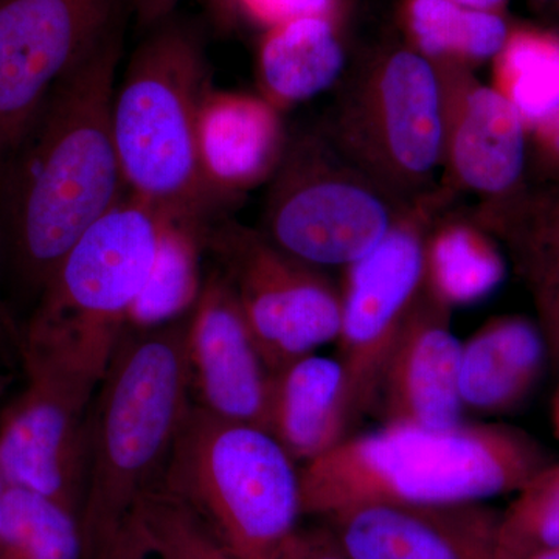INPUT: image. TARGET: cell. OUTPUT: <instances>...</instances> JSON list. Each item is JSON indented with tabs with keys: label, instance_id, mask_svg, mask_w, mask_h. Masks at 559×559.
<instances>
[{
	"label": "cell",
	"instance_id": "4fadbf2b",
	"mask_svg": "<svg viewBox=\"0 0 559 559\" xmlns=\"http://www.w3.org/2000/svg\"><path fill=\"white\" fill-rule=\"evenodd\" d=\"M443 105L439 186L468 193L477 209L495 207L527 189L528 128L520 110L474 70L433 64Z\"/></svg>",
	"mask_w": 559,
	"mask_h": 559
},
{
	"label": "cell",
	"instance_id": "836d02e7",
	"mask_svg": "<svg viewBox=\"0 0 559 559\" xmlns=\"http://www.w3.org/2000/svg\"><path fill=\"white\" fill-rule=\"evenodd\" d=\"M459 5L468 7V9L495 11V13H507L510 0H450Z\"/></svg>",
	"mask_w": 559,
	"mask_h": 559
},
{
	"label": "cell",
	"instance_id": "484cf974",
	"mask_svg": "<svg viewBox=\"0 0 559 559\" xmlns=\"http://www.w3.org/2000/svg\"><path fill=\"white\" fill-rule=\"evenodd\" d=\"M0 559H86L79 514L36 492L7 487Z\"/></svg>",
	"mask_w": 559,
	"mask_h": 559
},
{
	"label": "cell",
	"instance_id": "8fae6325",
	"mask_svg": "<svg viewBox=\"0 0 559 559\" xmlns=\"http://www.w3.org/2000/svg\"><path fill=\"white\" fill-rule=\"evenodd\" d=\"M123 0H0V171Z\"/></svg>",
	"mask_w": 559,
	"mask_h": 559
},
{
	"label": "cell",
	"instance_id": "277c9868",
	"mask_svg": "<svg viewBox=\"0 0 559 559\" xmlns=\"http://www.w3.org/2000/svg\"><path fill=\"white\" fill-rule=\"evenodd\" d=\"M210 90L200 36L170 20L140 43L112 102L114 142L128 194L202 223L221 204L198 157V117Z\"/></svg>",
	"mask_w": 559,
	"mask_h": 559
},
{
	"label": "cell",
	"instance_id": "ab89813d",
	"mask_svg": "<svg viewBox=\"0 0 559 559\" xmlns=\"http://www.w3.org/2000/svg\"><path fill=\"white\" fill-rule=\"evenodd\" d=\"M3 326H5V320H3L2 300H0V336H2Z\"/></svg>",
	"mask_w": 559,
	"mask_h": 559
},
{
	"label": "cell",
	"instance_id": "52a82bcc",
	"mask_svg": "<svg viewBox=\"0 0 559 559\" xmlns=\"http://www.w3.org/2000/svg\"><path fill=\"white\" fill-rule=\"evenodd\" d=\"M323 130L341 153L403 202L439 187L443 105L436 66L406 43L374 50L342 81Z\"/></svg>",
	"mask_w": 559,
	"mask_h": 559
},
{
	"label": "cell",
	"instance_id": "4dcf8cb0",
	"mask_svg": "<svg viewBox=\"0 0 559 559\" xmlns=\"http://www.w3.org/2000/svg\"><path fill=\"white\" fill-rule=\"evenodd\" d=\"M278 559H349L325 524L294 535Z\"/></svg>",
	"mask_w": 559,
	"mask_h": 559
},
{
	"label": "cell",
	"instance_id": "d6a6232c",
	"mask_svg": "<svg viewBox=\"0 0 559 559\" xmlns=\"http://www.w3.org/2000/svg\"><path fill=\"white\" fill-rule=\"evenodd\" d=\"M180 0H130L135 24L142 31L151 32L164 22L170 21L173 11Z\"/></svg>",
	"mask_w": 559,
	"mask_h": 559
},
{
	"label": "cell",
	"instance_id": "8992f818",
	"mask_svg": "<svg viewBox=\"0 0 559 559\" xmlns=\"http://www.w3.org/2000/svg\"><path fill=\"white\" fill-rule=\"evenodd\" d=\"M235 559H278L300 530V468L260 426L191 403L159 484Z\"/></svg>",
	"mask_w": 559,
	"mask_h": 559
},
{
	"label": "cell",
	"instance_id": "603a6c76",
	"mask_svg": "<svg viewBox=\"0 0 559 559\" xmlns=\"http://www.w3.org/2000/svg\"><path fill=\"white\" fill-rule=\"evenodd\" d=\"M399 25L404 43L432 64L471 70L495 60L513 27L507 13L450 0H401Z\"/></svg>",
	"mask_w": 559,
	"mask_h": 559
},
{
	"label": "cell",
	"instance_id": "ba28073f",
	"mask_svg": "<svg viewBox=\"0 0 559 559\" xmlns=\"http://www.w3.org/2000/svg\"><path fill=\"white\" fill-rule=\"evenodd\" d=\"M411 204L348 160L325 130L308 131L288 140L261 231L294 259L344 271L369 255Z\"/></svg>",
	"mask_w": 559,
	"mask_h": 559
},
{
	"label": "cell",
	"instance_id": "d6986e66",
	"mask_svg": "<svg viewBox=\"0 0 559 559\" xmlns=\"http://www.w3.org/2000/svg\"><path fill=\"white\" fill-rule=\"evenodd\" d=\"M479 221L509 249L524 282L547 347L559 369V182L527 186L520 197L495 207L476 209Z\"/></svg>",
	"mask_w": 559,
	"mask_h": 559
},
{
	"label": "cell",
	"instance_id": "e575fe53",
	"mask_svg": "<svg viewBox=\"0 0 559 559\" xmlns=\"http://www.w3.org/2000/svg\"><path fill=\"white\" fill-rule=\"evenodd\" d=\"M535 3L544 13L549 14L551 20L559 22V0H535Z\"/></svg>",
	"mask_w": 559,
	"mask_h": 559
},
{
	"label": "cell",
	"instance_id": "2e32d148",
	"mask_svg": "<svg viewBox=\"0 0 559 559\" xmlns=\"http://www.w3.org/2000/svg\"><path fill=\"white\" fill-rule=\"evenodd\" d=\"M451 312L423 285L382 373L378 401L388 425L447 429L465 421L459 392L462 342Z\"/></svg>",
	"mask_w": 559,
	"mask_h": 559
},
{
	"label": "cell",
	"instance_id": "cb8c5ba5",
	"mask_svg": "<svg viewBox=\"0 0 559 559\" xmlns=\"http://www.w3.org/2000/svg\"><path fill=\"white\" fill-rule=\"evenodd\" d=\"M207 234L202 221L168 219L148 280L128 314L127 330L159 329L193 310L204 285L201 259Z\"/></svg>",
	"mask_w": 559,
	"mask_h": 559
},
{
	"label": "cell",
	"instance_id": "5b68a950",
	"mask_svg": "<svg viewBox=\"0 0 559 559\" xmlns=\"http://www.w3.org/2000/svg\"><path fill=\"white\" fill-rule=\"evenodd\" d=\"M170 218L127 194L97 221L40 289L21 345L24 364L100 382Z\"/></svg>",
	"mask_w": 559,
	"mask_h": 559
},
{
	"label": "cell",
	"instance_id": "d4e9b609",
	"mask_svg": "<svg viewBox=\"0 0 559 559\" xmlns=\"http://www.w3.org/2000/svg\"><path fill=\"white\" fill-rule=\"evenodd\" d=\"M492 62V83L514 106L527 128L559 108V36L514 25Z\"/></svg>",
	"mask_w": 559,
	"mask_h": 559
},
{
	"label": "cell",
	"instance_id": "f35d334b",
	"mask_svg": "<svg viewBox=\"0 0 559 559\" xmlns=\"http://www.w3.org/2000/svg\"><path fill=\"white\" fill-rule=\"evenodd\" d=\"M9 381L10 380L5 377V374L0 373V395L5 392L7 385H9Z\"/></svg>",
	"mask_w": 559,
	"mask_h": 559
},
{
	"label": "cell",
	"instance_id": "5bb4252c",
	"mask_svg": "<svg viewBox=\"0 0 559 559\" xmlns=\"http://www.w3.org/2000/svg\"><path fill=\"white\" fill-rule=\"evenodd\" d=\"M190 390L216 417L266 429L271 371L227 278L218 270L187 319Z\"/></svg>",
	"mask_w": 559,
	"mask_h": 559
},
{
	"label": "cell",
	"instance_id": "74e56055",
	"mask_svg": "<svg viewBox=\"0 0 559 559\" xmlns=\"http://www.w3.org/2000/svg\"><path fill=\"white\" fill-rule=\"evenodd\" d=\"M533 559H559V549L547 551V554L539 555V557Z\"/></svg>",
	"mask_w": 559,
	"mask_h": 559
},
{
	"label": "cell",
	"instance_id": "4316f807",
	"mask_svg": "<svg viewBox=\"0 0 559 559\" xmlns=\"http://www.w3.org/2000/svg\"><path fill=\"white\" fill-rule=\"evenodd\" d=\"M559 549V462L547 463L500 511L496 559H533Z\"/></svg>",
	"mask_w": 559,
	"mask_h": 559
},
{
	"label": "cell",
	"instance_id": "f1b7e54d",
	"mask_svg": "<svg viewBox=\"0 0 559 559\" xmlns=\"http://www.w3.org/2000/svg\"><path fill=\"white\" fill-rule=\"evenodd\" d=\"M250 24L263 31L305 16H340L341 0H227Z\"/></svg>",
	"mask_w": 559,
	"mask_h": 559
},
{
	"label": "cell",
	"instance_id": "ac0fdd59",
	"mask_svg": "<svg viewBox=\"0 0 559 559\" xmlns=\"http://www.w3.org/2000/svg\"><path fill=\"white\" fill-rule=\"evenodd\" d=\"M550 364L549 347L536 320L499 316L462 342L459 392L465 412L502 415L518 409Z\"/></svg>",
	"mask_w": 559,
	"mask_h": 559
},
{
	"label": "cell",
	"instance_id": "f546056e",
	"mask_svg": "<svg viewBox=\"0 0 559 559\" xmlns=\"http://www.w3.org/2000/svg\"><path fill=\"white\" fill-rule=\"evenodd\" d=\"M527 182H559V108L528 130Z\"/></svg>",
	"mask_w": 559,
	"mask_h": 559
},
{
	"label": "cell",
	"instance_id": "9c48e42d",
	"mask_svg": "<svg viewBox=\"0 0 559 559\" xmlns=\"http://www.w3.org/2000/svg\"><path fill=\"white\" fill-rule=\"evenodd\" d=\"M451 201L439 186L412 202L369 255L342 271L336 342L349 425L378 401L390 353L423 290L426 235Z\"/></svg>",
	"mask_w": 559,
	"mask_h": 559
},
{
	"label": "cell",
	"instance_id": "9a60e30c",
	"mask_svg": "<svg viewBox=\"0 0 559 559\" xmlns=\"http://www.w3.org/2000/svg\"><path fill=\"white\" fill-rule=\"evenodd\" d=\"M499 518L487 502L366 503L322 522L349 559H496Z\"/></svg>",
	"mask_w": 559,
	"mask_h": 559
},
{
	"label": "cell",
	"instance_id": "83f0119b",
	"mask_svg": "<svg viewBox=\"0 0 559 559\" xmlns=\"http://www.w3.org/2000/svg\"><path fill=\"white\" fill-rule=\"evenodd\" d=\"M131 516L159 559H235L200 518L160 485L142 495Z\"/></svg>",
	"mask_w": 559,
	"mask_h": 559
},
{
	"label": "cell",
	"instance_id": "30bf717a",
	"mask_svg": "<svg viewBox=\"0 0 559 559\" xmlns=\"http://www.w3.org/2000/svg\"><path fill=\"white\" fill-rule=\"evenodd\" d=\"M271 373L336 342L341 288L325 271L294 259L263 231L227 221L207 234Z\"/></svg>",
	"mask_w": 559,
	"mask_h": 559
},
{
	"label": "cell",
	"instance_id": "44dd1931",
	"mask_svg": "<svg viewBox=\"0 0 559 559\" xmlns=\"http://www.w3.org/2000/svg\"><path fill=\"white\" fill-rule=\"evenodd\" d=\"M345 70L340 16H305L267 28L257 50L259 94L283 112L330 90Z\"/></svg>",
	"mask_w": 559,
	"mask_h": 559
},
{
	"label": "cell",
	"instance_id": "3957f363",
	"mask_svg": "<svg viewBox=\"0 0 559 559\" xmlns=\"http://www.w3.org/2000/svg\"><path fill=\"white\" fill-rule=\"evenodd\" d=\"M187 319L124 331L92 400L80 514L86 559L159 484L170 459L191 404Z\"/></svg>",
	"mask_w": 559,
	"mask_h": 559
},
{
	"label": "cell",
	"instance_id": "7c38bea8",
	"mask_svg": "<svg viewBox=\"0 0 559 559\" xmlns=\"http://www.w3.org/2000/svg\"><path fill=\"white\" fill-rule=\"evenodd\" d=\"M27 385L0 415V480L81 514L87 418L100 382L24 364Z\"/></svg>",
	"mask_w": 559,
	"mask_h": 559
},
{
	"label": "cell",
	"instance_id": "7a4b0ae2",
	"mask_svg": "<svg viewBox=\"0 0 559 559\" xmlns=\"http://www.w3.org/2000/svg\"><path fill=\"white\" fill-rule=\"evenodd\" d=\"M551 460L524 430L496 423L447 429L385 425L300 466L305 516L366 503L454 506L514 495Z\"/></svg>",
	"mask_w": 559,
	"mask_h": 559
},
{
	"label": "cell",
	"instance_id": "8d00e7d4",
	"mask_svg": "<svg viewBox=\"0 0 559 559\" xmlns=\"http://www.w3.org/2000/svg\"><path fill=\"white\" fill-rule=\"evenodd\" d=\"M5 485H3V481L0 480V524H2L3 503H5Z\"/></svg>",
	"mask_w": 559,
	"mask_h": 559
},
{
	"label": "cell",
	"instance_id": "1f68e13d",
	"mask_svg": "<svg viewBox=\"0 0 559 559\" xmlns=\"http://www.w3.org/2000/svg\"><path fill=\"white\" fill-rule=\"evenodd\" d=\"M92 559H159L151 549L148 540L143 536L134 518L128 516L127 521L117 530Z\"/></svg>",
	"mask_w": 559,
	"mask_h": 559
},
{
	"label": "cell",
	"instance_id": "ffe728a7",
	"mask_svg": "<svg viewBox=\"0 0 559 559\" xmlns=\"http://www.w3.org/2000/svg\"><path fill=\"white\" fill-rule=\"evenodd\" d=\"M348 428L340 359L312 353L271 373L266 430L297 463L333 450L348 437Z\"/></svg>",
	"mask_w": 559,
	"mask_h": 559
},
{
	"label": "cell",
	"instance_id": "7402d4cb",
	"mask_svg": "<svg viewBox=\"0 0 559 559\" xmlns=\"http://www.w3.org/2000/svg\"><path fill=\"white\" fill-rule=\"evenodd\" d=\"M506 277L498 240L473 215L441 212L426 235V293L454 310L489 296Z\"/></svg>",
	"mask_w": 559,
	"mask_h": 559
},
{
	"label": "cell",
	"instance_id": "6da1fadb",
	"mask_svg": "<svg viewBox=\"0 0 559 559\" xmlns=\"http://www.w3.org/2000/svg\"><path fill=\"white\" fill-rule=\"evenodd\" d=\"M121 14L51 91L0 171V237L40 293L72 246L128 191L112 131Z\"/></svg>",
	"mask_w": 559,
	"mask_h": 559
},
{
	"label": "cell",
	"instance_id": "e0dca14e",
	"mask_svg": "<svg viewBox=\"0 0 559 559\" xmlns=\"http://www.w3.org/2000/svg\"><path fill=\"white\" fill-rule=\"evenodd\" d=\"M197 142L202 176L224 202L270 182L288 138L282 112L260 94L210 90L198 117Z\"/></svg>",
	"mask_w": 559,
	"mask_h": 559
},
{
	"label": "cell",
	"instance_id": "d590c367",
	"mask_svg": "<svg viewBox=\"0 0 559 559\" xmlns=\"http://www.w3.org/2000/svg\"><path fill=\"white\" fill-rule=\"evenodd\" d=\"M558 374L557 390H555L554 401H551V421H554L555 433L559 440V369L555 370Z\"/></svg>",
	"mask_w": 559,
	"mask_h": 559
}]
</instances>
